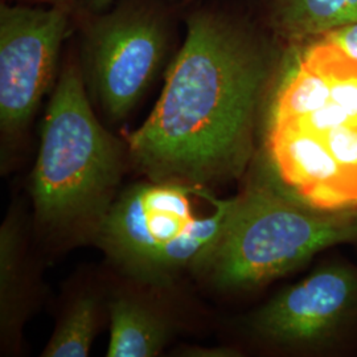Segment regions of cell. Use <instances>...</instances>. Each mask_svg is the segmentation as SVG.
I'll use <instances>...</instances> for the list:
<instances>
[{
    "label": "cell",
    "mask_w": 357,
    "mask_h": 357,
    "mask_svg": "<svg viewBox=\"0 0 357 357\" xmlns=\"http://www.w3.org/2000/svg\"><path fill=\"white\" fill-rule=\"evenodd\" d=\"M35 287L19 217L10 213L0 228V333L7 347L19 343L35 303Z\"/></svg>",
    "instance_id": "cell-9"
},
{
    "label": "cell",
    "mask_w": 357,
    "mask_h": 357,
    "mask_svg": "<svg viewBox=\"0 0 357 357\" xmlns=\"http://www.w3.org/2000/svg\"><path fill=\"white\" fill-rule=\"evenodd\" d=\"M184 22L160 97L128 137V158L153 181L211 190L249 167L286 45L215 6L193 7Z\"/></svg>",
    "instance_id": "cell-1"
},
{
    "label": "cell",
    "mask_w": 357,
    "mask_h": 357,
    "mask_svg": "<svg viewBox=\"0 0 357 357\" xmlns=\"http://www.w3.org/2000/svg\"><path fill=\"white\" fill-rule=\"evenodd\" d=\"M357 23V0H268L265 26L284 45Z\"/></svg>",
    "instance_id": "cell-11"
},
{
    "label": "cell",
    "mask_w": 357,
    "mask_h": 357,
    "mask_svg": "<svg viewBox=\"0 0 357 357\" xmlns=\"http://www.w3.org/2000/svg\"><path fill=\"white\" fill-rule=\"evenodd\" d=\"M320 38L328 41L348 59L357 63V23L336 28Z\"/></svg>",
    "instance_id": "cell-13"
},
{
    "label": "cell",
    "mask_w": 357,
    "mask_h": 357,
    "mask_svg": "<svg viewBox=\"0 0 357 357\" xmlns=\"http://www.w3.org/2000/svg\"><path fill=\"white\" fill-rule=\"evenodd\" d=\"M125 146L103 126L77 57L52 90L29 191L38 225L53 236L94 241L118 193Z\"/></svg>",
    "instance_id": "cell-3"
},
{
    "label": "cell",
    "mask_w": 357,
    "mask_h": 357,
    "mask_svg": "<svg viewBox=\"0 0 357 357\" xmlns=\"http://www.w3.org/2000/svg\"><path fill=\"white\" fill-rule=\"evenodd\" d=\"M101 301L94 294H82L65 310L43 357L89 356L100 326Z\"/></svg>",
    "instance_id": "cell-12"
},
{
    "label": "cell",
    "mask_w": 357,
    "mask_h": 357,
    "mask_svg": "<svg viewBox=\"0 0 357 357\" xmlns=\"http://www.w3.org/2000/svg\"><path fill=\"white\" fill-rule=\"evenodd\" d=\"M116 0H81L78 7L86 10V11H91V13H101L107 10L109 7H112ZM175 3H178V0H172ZM183 3V0H181Z\"/></svg>",
    "instance_id": "cell-14"
},
{
    "label": "cell",
    "mask_w": 357,
    "mask_h": 357,
    "mask_svg": "<svg viewBox=\"0 0 357 357\" xmlns=\"http://www.w3.org/2000/svg\"><path fill=\"white\" fill-rule=\"evenodd\" d=\"M245 326L252 339L273 351H335L357 332L356 265L320 266L255 308Z\"/></svg>",
    "instance_id": "cell-7"
},
{
    "label": "cell",
    "mask_w": 357,
    "mask_h": 357,
    "mask_svg": "<svg viewBox=\"0 0 357 357\" xmlns=\"http://www.w3.org/2000/svg\"><path fill=\"white\" fill-rule=\"evenodd\" d=\"M208 188L141 181L118 193L94 243L109 261L142 286L165 287L195 270L215 246L233 197L217 199L206 213L196 204Z\"/></svg>",
    "instance_id": "cell-5"
},
{
    "label": "cell",
    "mask_w": 357,
    "mask_h": 357,
    "mask_svg": "<svg viewBox=\"0 0 357 357\" xmlns=\"http://www.w3.org/2000/svg\"><path fill=\"white\" fill-rule=\"evenodd\" d=\"M77 7L0 4V131L19 139L59 78L65 41L75 32Z\"/></svg>",
    "instance_id": "cell-8"
},
{
    "label": "cell",
    "mask_w": 357,
    "mask_h": 357,
    "mask_svg": "<svg viewBox=\"0 0 357 357\" xmlns=\"http://www.w3.org/2000/svg\"><path fill=\"white\" fill-rule=\"evenodd\" d=\"M196 1H199V0H183L181 6H183V7H185V6H191V4L196 3Z\"/></svg>",
    "instance_id": "cell-16"
},
{
    "label": "cell",
    "mask_w": 357,
    "mask_h": 357,
    "mask_svg": "<svg viewBox=\"0 0 357 357\" xmlns=\"http://www.w3.org/2000/svg\"><path fill=\"white\" fill-rule=\"evenodd\" d=\"M20 3H31V4H41V6H73L78 7L81 0H17Z\"/></svg>",
    "instance_id": "cell-15"
},
{
    "label": "cell",
    "mask_w": 357,
    "mask_h": 357,
    "mask_svg": "<svg viewBox=\"0 0 357 357\" xmlns=\"http://www.w3.org/2000/svg\"><path fill=\"white\" fill-rule=\"evenodd\" d=\"M262 126L284 188L319 208H357V63L323 38L286 45Z\"/></svg>",
    "instance_id": "cell-2"
},
{
    "label": "cell",
    "mask_w": 357,
    "mask_h": 357,
    "mask_svg": "<svg viewBox=\"0 0 357 357\" xmlns=\"http://www.w3.org/2000/svg\"><path fill=\"white\" fill-rule=\"evenodd\" d=\"M176 6L116 0L101 13L77 7V60L90 100L107 122H125L168 63L178 35Z\"/></svg>",
    "instance_id": "cell-6"
},
{
    "label": "cell",
    "mask_w": 357,
    "mask_h": 357,
    "mask_svg": "<svg viewBox=\"0 0 357 357\" xmlns=\"http://www.w3.org/2000/svg\"><path fill=\"white\" fill-rule=\"evenodd\" d=\"M110 337L106 356H158L174 336L172 320L151 302L119 294L109 302Z\"/></svg>",
    "instance_id": "cell-10"
},
{
    "label": "cell",
    "mask_w": 357,
    "mask_h": 357,
    "mask_svg": "<svg viewBox=\"0 0 357 357\" xmlns=\"http://www.w3.org/2000/svg\"><path fill=\"white\" fill-rule=\"evenodd\" d=\"M266 171L233 196L215 246L196 268L215 289L255 290L330 248L357 243V208L310 204Z\"/></svg>",
    "instance_id": "cell-4"
}]
</instances>
